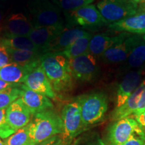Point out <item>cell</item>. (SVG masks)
Masks as SVG:
<instances>
[{"instance_id":"obj_32","label":"cell","mask_w":145,"mask_h":145,"mask_svg":"<svg viewBox=\"0 0 145 145\" xmlns=\"http://www.w3.org/2000/svg\"><path fill=\"white\" fill-rule=\"evenodd\" d=\"M11 61L6 48L0 46V69L10 64Z\"/></svg>"},{"instance_id":"obj_41","label":"cell","mask_w":145,"mask_h":145,"mask_svg":"<svg viewBox=\"0 0 145 145\" xmlns=\"http://www.w3.org/2000/svg\"><path fill=\"white\" fill-rule=\"evenodd\" d=\"M59 145H66V144H63V142H61V144H60Z\"/></svg>"},{"instance_id":"obj_4","label":"cell","mask_w":145,"mask_h":145,"mask_svg":"<svg viewBox=\"0 0 145 145\" xmlns=\"http://www.w3.org/2000/svg\"><path fill=\"white\" fill-rule=\"evenodd\" d=\"M28 7L34 27L65 26L61 10L50 0H32Z\"/></svg>"},{"instance_id":"obj_12","label":"cell","mask_w":145,"mask_h":145,"mask_svg":"<svg viewBox=\"0 0 145 145\" xmlns=\"http://www.w3.org/2000/svg\"><path fill=\"white\" fill-rule=\"evenodd\" d=\"M24 86L34 91L42 94L48 98L54 99L57 93L54 92L48 77L40 65L29 73L22 81Z\"/></svg>"},{"instance_id":"obj_34","label":"cell","mask_w":145,"mask_h":145,"mask_svg":"<svg viewBox=\"0 0 145 145\" xmlns=\"http://www.w3.org/2000/svg\"><path fill=\"white\" fill-rule=\"evenodd\" d=\"M144 108H145V89L143 90L142 93L141 94L140 98V100H139L138 104L137 110H136L135 113L132 114V115L136 116L137 115V114H140Z\"/></svg>"},{"instance_id":"obj_21","label":"cell","mask_w":145,"mask_h":145,"mask_svg":"<svg viewBox=\"0 0 145 145\" xmlns=\"http://www.w3.org/2000/svg\"><path fill=\"white\" fill-rule=\"evenodd\" d=\"M145 89V78L142 81L137 89L135 91L131 96L126 101V102L120 108H115L112 112L111 119L113 121L129 117L137 110L138 104L140 100L141 94Z\"/></svg>"},{"instance_id":"obj_39","label":"cell","mask_w":145,"mask_h":145,"mask_svg":"<svg viewBox=\"0 0 145 145\" xmlns=\"http://www.w3.org/2000/svg\"><path fill=\"white\" fill-rule=\"evenodd\" d=\"M0 145H5L4 142H3V141H2V140H1V138H0Z\"/></svg>"},{"instance_id":"obj_13","label":"cell","mask_w":145,"mask_h":145,"mask_svg":"<svg viewBox=\"0 0 145 145\" xmlns=\"http://www.w3.org/2000/svg\"><path fill=\"white\" fill-rule=\"evenodd\" d=\"M34 28L31 20L23 14H14L3 22L1 36H28Z\"/></svg>"},{"instance_id":"obj_37","label":"cell","mask_w":145,"mask_h":145,"mask_svg":"<svg viewBox=\"0 0 145 145\" xmlns=\"http://www.w3.org/2000/svg\"><path fill=\"white\" fill-rule=\"evenodd\" d=\"M3 25V22L2 13H1V9H0V35H1V32H2Z\"/></svg>"},{"instance_id":"obj_28","label":"cell","mask_w":145,"mask_h":145,"mask_svg":"<svg viewBox=\"0 0 145 145\" xmlns=\"http://www.w3.org/2000/svg\"><path fill=\"white\" fill-rule=\"evenodd\" d=\"M64 12H72L86 5L91 4L95 0H51Z\"/></svg>"},{"instance_id":"obj_9","label":"cell","mask_w":145,"mask_h":145,"mask_svg":"<svg viewBox=\"0 0 145 145\" xmlns=\"http://www.w3.org/2000/svg\"><path fill=\"white\" fill-rule=\"evenodd\" d=\"M142 39V35L130 34L122 40L107 50L99 57V61L105 65H118L124 63L134 47Z\"/></svg>"},{"instance_id":"obj_19","label":"cell","mask_w":145,"mask_h":145,"mask_svg":"<svg viewBox=\"0 0 145 145\" xmlns=\"http://www.w3.org/2000/svg\"><path fill=\"white\" fill-rule=\"evenodd\" d=\"M109 28L120 32L132 34H145V12L137 13L118 22L110 24Z\"/></svg>"},{"instance_id":"obj_31","label":"cell","mask_w":145,"mask_h":145,"mask_svg":"<svg viewBox=\"0 0 145 145\" xmlns=\"http://www.w3.org/2000/svg\"><path fill=\"white\" fill-rule=\"evenodd\" d=\"M81 145H107L97 134L91 135Z\"/></svg>"},{"instance_id":"obj_5","label":"cell","mask_w":145,"mask_h":145,"mask_svg":"<svg viewBox=\"0 0 145 145\" xmlns=\"http://www.w3.org/2000/svg\"><path fill=\"white\" fill-rule=\"evenodd\" d=\"M68 27H80L83 30H94L108 26L109 23L101 16L93 4L83 6L72 12H64Z\"/></svg>"},{"instance_id":"obj_36","label":"cell","mask_w":145,"mask_h":145,"mask_svg":"<svg viewBox=\"0 0 145 145\" xmlns=\"http://www.w3.org/2000/svg\"><path fill=\"white\" fill-rule=\"evenodd\" d=\"M20 83H11L6 82V81H4L1 79H0V91H3L6 89L12 88V87L14 86H19Z\"/></svg>"},{"instance_id":"obj_10","label":"cell","mask_w":145,"mask_h":145,"mask_svg":"<svg viewBox=\"0 0 145 145\" xmlns=\"http://www.w3.org/2000/svg\"><path fill=\"white\" fill-rule=\"evenodd\" d=\"M139 126L137 121L130 116L114 121L109 128L108 144L122 145Z\"/></svg>"},{"instance_id":"obj_14","label":"cell","mask_w":145,"mask_h":145,"mask_svg":"<svg viewBox=\"0 0 145 145\" xmlns=\"http://www.w3.org/2000/svg\"><path fill=\"white\" fill-rule=\"evenodd\" d=\"M20 98L32 115L53 109V104L50 98L42 94L34 91L22 84Z\"/></svg>"},{"instance_id":"obj_30","label":"cell","mask_w":145,"mask_h":145,"mask_svg":"<svg viewBox=\"0 0 145 145\" xmlns=\"http://www.w3.org/2000/svg\"><path fill=\"white\" fill-rule=\"evenodd\" d=\"M122 145H145V130L139 126Z\"/></svg>"},{"instance_id":"obj_42","label":"cell","mask_w":145,"mask_h":145,"mask_svg":"<svg viewBox=\"0 0 145 145\" xmlns=\"http://www.w3.org/2000/svg\"><path fill=\"white\" fill-rule=\"evenodd\" d=\"M144 111H145V108H144V110H142V112H144ZM141 112H140V113H141Z\"/></svg>"},{"instance_id":"obj_25","label":"cell","mask_w":145,"mask_h":145,"mask_svg":"<svg viewBox=\"0 0 145 145\" xmlns=\"http://www.w3.org/2000/svg\"><path fill=\"white\" fill-rule=\"evenodd\" d=\"M92 36H93V34L91 32H89L86 35L76 40L66 49L61 52V53L69 60L87 53L88 52L89 44L90 40Z\"/></svg>"},{"instance_id":"obj_26","label":"cell","mask_w":145,"mask_h":145,"mask_svg":"<svg viewBox=\"0 0 145 145\" xmlns=\"http://www.w3.org/2000/svg\"><path fill=\"white\" fill-rule=\"evenodd\" d=\"M5 145H34L30 132L29 124L16 130L14 134L3 140Z\"/></svg>"},{"instance_id":"obj_16","label":"cell","mask_w":145,"mask_h":145,"mask_svg":"<svg viewBox=\"0 0 145 145\" xmlns=\"http://www.w3.org/2000/svg\"><path fill=\"white\" fill-rule=\"evenodd\" d=\"M31 113L20 98L12 103L6 109V119L15 131L27 126L30 122Z\"/></svg>"},{"instance_id":"obj_6","label":"cell","mask_w":145,"mask_h":145,"mask_svg":"<svg viewBox=\"0 0 145 145\" xmlns=\"http://www.w3.org/2000/svg\"><path fill=\"white\" fill-rule=\"evenodd\" d=\"M97 8L110 24L137 14L138 4L133 0H99Z\"/></svg>"},{"instance_id":"obj_17","label":"cell","mask_w":145,"mask_h":145,"mask_svg":"<svg viewBox=\"0 0 145 145\" xmlns=\"http://www.w3.org/2000/svg\"><path fill=\"white\" fill-rule=\"evenodd\" d=\"M130 34L127 32H120L118 35L112 36L104 33L93 35L89 44L88 52L99 59L107 50L122 40Z\"/></svg>"},{"instance_id":"obj_24","label":"cell","mask_w":145,"mask_h":145,"mask_svg":"<svg viewBox=\"0 0 145 145\" xmlns=\"http://www.w3.org/2000/svg\"><path fill=\"white\" fill-rule=\"evenodd\" d=\"M0 46H3L5 48H12L16 50L39 51L37 47L28 36H0Z\"/></svg>"},{"instance_id":"obj_22","label":"cell","mask_w":145,"mask_h":145,"mask_svg":"<svg viewBox=\"0 0 145 145\" xmlns=\"http://www.w3.org/2000/svg\"><path fill=\"white\" fill-rule=\"evenodd\" d=\"M145 66V35L132 50L128 59L124 63V71L127 72L138 70Z\"/></svg>"},{"instance_id":"obj_8","label":"cell","mask_w":145,"mask_h":145,"mask_svg":"<svg viewBox=\"0 0 145 145\" xmlns=\"http://www.w3.org/2000/svg\"><path fill=\"white\" fill-rule=\"evenodd\" d=\"M99 59L89 53L69 60L70 69L75 81L90 82L100 75Z\"/></svg>"},{"instance_id":"obj_35","label":"cell","mask_w":145,"mask_h":145,"mask_svg":"<svg viewBox=\"0 0 145 145\" xmlns=\"http://www.w3.org/2000/svg\"><path fill=\"white\" fill-rule=\"evenodd\" d=\"M135 119L137 121L139 125L142 128H145V111L141 112V113L134 116Z\"/></svg>"},{"instance_id":"obj_38","label":"cell","mask_w":145,"mask_h":145,"mask_svg":"<svg viewBox=\"0 0 145 145\" xmlns=\"http://www.w3.org/2000/svg\"><path fill=\"white\" fill-rule=\"evenodd\" d=\"M136 3H137L138 4H139V3H141V2H142V0H133Z\"/></svg>"},{"instance_id":"obj_1","label":"cell","mask_w":145,"mask_h":145,"mask_svg":"<svg viewBox=\"0 0 145 145\" xmlns=\"http://www.w3.org/2000/svg\"><path fill=\"white\" fill-rule=\"evenodd\" d=\"M40 65L55 93H67L73 88L75 79L71 72L69 59L61 52L43 54L40 58Z\"/></svg>"},{"instance_id":"obj_29","label":"cell","mask_w":145,"mask_h":145,"mask_svg":"<svg viewBox=\"0 0 145 145\" xmlns=\"http://www.w3.org/2000/svg\"><path fill=\"white\" fill-rule=\"evenodd\" d=\"M15 132L7 121L6 109H0V138L4 140Z\"/></svg>"},{"instance_id":"obj_27","label":"cell","mask_w":145,"mask_h":145,"mask_svg":"<svg viewBox=\"0 0 145 145\" xmlns=\"http://www.w3.org/2000/svg\"><path fill=\"white\" fill-rule=\"evenodd\" d=\"M22 85L12 87L0 91V109H7L12 103L20 97Z\"/></svg>"},{"instance_id":"obj_3","label":"cell","mask_w":145,"mask_h":145,"mask_svg":"<svg viewBox=\"0 0 145 145\" xmlns=\"http://www.w3.org/2000/svg\"><path fill=\"white\" fill-rule=\"evenodd\" d=\"M84 128L101 122L108 108V101L103 92H93L78 97Z\"/></svg>"},{"instance_id":"obj_2","label":"cell","mask_w":145,"mask_h":145,"mask_svg":"<svg viewBox=\"0 0 145 145\" xmlns=\"http://www.w3.org/2000/svg\"><path fill=\"white\" fill-rule=\"evenodd\" d=\"M30 132L34 145L63 133L61 116L53 110H48L34 115L29 123Z\"/></svg>"},{"instance_id":"obj_23","label":"cell","mask_w":145,"mask_h":145,"mask_svg":"<svg viewBox=\"0 0 145 145\" xmlns=\"http://www.w3.org/2000/svg\"><path fill=\"white\" fill-rule=\"evenodd\" d=\"M10 57L11 63L25 65L40 61L43 54L39 51H32L26 50H16L6 48Z\"/></svg>"},{"instance_id":"obj_43","label":"cell","mask_w":145,"mask_h":145,"mask_svg":"<svg viewBox=\"0 0 145 145\" xmlns=\"http://www.w3.org/2000/svg\"><path fill=\"white\" fill-rule=\"evenodd\" d=\"M144 68H145V66H144Z\"/></svg>"},{"instance_id":"obj_40","label":"cell","mask_w":145,"mask_h":145,"mask_svg":"<svg viewBox=\"0 0 145 145\" xmlns=\"http://www.w3.org/2000/svg\"><path fill=\"white\" fill-rule=\"evenodd\" d=\"M141 3H144V4H145V0H142V2H141Z\"/></svg>"},{"instance_id":"obj_15","label":"cell","mask_w":145,"mask_h":145,"mask_svg":"<svg viewBox=\"0 0 145 145\" xmlns=\"http://www.w3.org/2000/svg\"><path fill=\"white\" fill-rule=\"evenodd\" d=\"M89 32V31H86L80 28L65 26L63 32L46 46L44 54L46 52H63L76 40L83 37Z\"/></svg>"},{"instance_id":"obj_11","label":"cell","mask_w":145,"mask_h":145,"mask_svg":"<svg viewBox=\"0 0 145 145\" xmlns=\"http://www.w3.org/2000/svg\"><path fill=\"white\" fill-rule=\"evenodd\" d=\"M144 72L143 69L126 72V74L122 78L118 87L115 108L122 106L138 88L142 81Z\"/></svg>"},{"instance_id":"obj_7","label":"cell","mask_w":145,"mask_h":145,"mask_svg":"<svg viewBox=\"0 0 145 145\" xmlns=\"http://www.w3.org/2000/svg\"><path fill=\"white\" fill-rule=\"evenodd\" d=\"M61 118L63 130L60 137L63 144H67V142L77 137L84 128L78 97L75 100L65 105L61 111Z\"/></svg>"},{"instance_id":"obj_18","label":"cell","mask_w":145,"mask_h":145,"mask_svg":"<svg viewBox=\"0 0 145 145\" xmlns=\"http://www.w3.org/2000/svg\"><path fill=\"white\" fill-rule=\"evenodd\" d=\"M66 26L34 27L28 37L31 40L42 54L46 46L59 35Z\"/></svg>"},{"instance_id":"obj_20","label":"cell","mask_w":145,"mask_h":145,"mask_svg":"<svg viewBox=\"0 0 145 145\" xmlns=\"http://www.w3.org/2000/svg\"><path fill=\"white\" fill-rule=\"evenodd\" d=\"M40 61L29 65L10 63L0 69V79L11 83H22L25 77L40 66Z\"/></svg>"},{"instance_id":"obj_33","label":"cell","mask_w":145,"mask_h":145,"mask_svg":"<svg viewBox=\"0 0 145 145\" xmlns=\"http://www.w3.org/2000/svg\"><path fill=\"white\" fill-rule=\"evenodd\" d=\"M61 142H62V140L60 135H57L36 145H59Z\"/></svg>"}]
</instances>
